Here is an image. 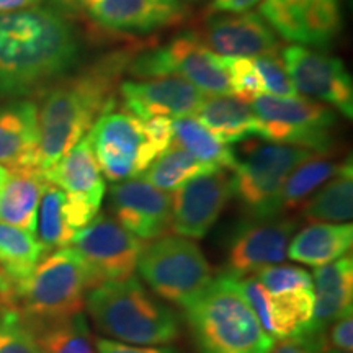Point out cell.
I'll return each mask as SVG.
<instances>
[{"mask_svg": "<svg viewBox=\"0 0 353 353\" xmlns=\"http://www.w3.org/2000/svg\"><path fill=\"white\" fill-rule=\"evenodd\" d=\"M259 136L272 143L299 145L312 152L334 151L337 117L334 110L307 97L262 94L252 103Z\"/></svg>", "mask_w": 353, "mask_h": 353, "instance_id": "obj_8", "label": "cell"}, {"mask_svg": "<svg viewBox=\"0 0 353 353\" xmlns=\"http://www.w3.org/2000/svg\"><path fill=\"white\" fill-rule=\"evenodd\" d=\"M231 170L218 169L174 190L170 231L187 239H203L234 196Z\"/></svg>", "mask_w": 353, "mask_h": 353, "instance_id": "obj_14", "label": "cell"}, {"mask_svg": "<svg viewBox=\"0 0 353 353\" xmlns=\"http://www.w3.org/2000/svg\"><path fill=\"white\" fill-rule=\"evenodd\" d=\"M38 101L32 97L0 100V165L38 170Z\"/></svg>", "mask_w": 353, "mask_h": 353, "instance_id": "obj_21", "label": "cell"}, {"mask_svg": "<svg viewBox=\"0 0 353 353\" xmlns=\"http://www.w3.org/2000/svg\"><path fill=\"white\" fill-rule=\"evenodd\" d=\"M118 97L125 112L145 121L156 117H195L206 95L185 79L169 76L121 81Z\"/></svg>", "mask_w": 353, "mask_h": 353, "instance_id": "obj_18", "label": "cell"}, {"mask_svg": "<svg viewBox=\"0 0 353 353\" xmlns=\"http://www.w3.org/2000/svg\"><path fill=\"white\" fill-rule=\"evenodd\" d=\"M23 324L43 353H97L83 312L48 321H23Z\"/></svg>", "mask_w": 353, "mask_h": 353, "instance_id": "obj_28", "label": "cell"}, {"mask_svg": "<svg viewBox=\"0 0 353 353\" xmlns=\"http://www.w3.org/2000/svg\"><path fill=\"white\" fill-rule=\"evenodd\" d=\"M92 288L88 270L72 247L52 250L13 286L12 309L23 321H48L83 312Z\"/></svg>", "mask_w": 353, "mask_h": 353, "instance_id": "obj_5", "label": "cell"}, {"mask_svg": "<svg viewBox=\"0 0 353 353\" xmlns=\"http://www.w3.org/2000/svg\"><path fill=\"white\" fill-rule=\"evenodd\" d=\"M136 50L105 52L74 69L39 95L38 172L43 176L81 141L103 113L117 107L118 85Z\"/></svg>", "mask_w": 353, "mask_h": 353, "instance_id": "obj_2", "label": "cell"}, {"mask_svg": "<svg viewBox=\"0 0 353 353\" xmlns=\"http://www.w3.org/2000/svg\"><path fill=\"white\" fill-rule=\"evenodd\" d=\"M70 247L85 263L94 288L103 281L132 276L144 244L114 218L97 214L79 229Z\"/></svg>", "mask_w": 353, "mask_h": 353, "instance_id": "obj_11", "label": "cell"}, {"mask_svg": "<svg viewBox=\"0 0 353 353\" xmlns=\"http://www.w3.org/2000/svg\"><path fill=\"white\" fill-rule=\"evenodd\" d=\"M314 288L270 294L273 339L306 337L314 317Z\"/></svg>", "mask_w": 353, "mask_h": 353, "instance_id": "obj_31", "label": "cell"}, {"mask_svg": "<svg viewBox=\"0 0 353 353\" xmlns=\"http://www.w3.org/2000/svg\"><path fill=\"white\" fill-rule=\"evenodd\" d=\"M263 288L270 294H280L286 291L314 288L311 273L291 265H268L254 273Z\"/></svg>", "mask_w": 353, "mask_h": 353, "instance_id": "obj_35", "label": "cell"}, {"mask_svg": "<svg viewBox=\"0 0 353 353\" xmlns=\"http://www.w3.org/2000/svg\"><path fill=\"white\" fill-rule=\"evenodd\" d=\"M63 2H64V3H68V6H74V7H76L77 3L81 2V0H63Z\"/></svg>", "mask_w": 353, "mask_h": 353, "instance_id": "obj_48", "label": "cell"}, {"mask_svg": "<svg viewBox=\"0 0 353 353\" xmlns=\"http://www.w3.org/2000/svg\"><path fill=\"white\" fill-rule=\"evenodd\" d=\"M87 136L101 175L113 183L138 179L159 157L144 121L125 110L101 114Z\"/></svg>", "mask_w": 353, "mask_h": 353, "instance_id": "obj_10", "label": "cell"}, {"mask_svg": "<svg viewBox=\"0 0 353 353\" xmlns=\"http://www.w3.org/2000/svg\"><path fill=\"white\" fill-rule=\"evenodd\" d=\"M234 145L236 165L232 172L234 195L250 218H272L278 213V195L285 180L312 151L299 145L244 139Z\"/></svg>", "mask_w": 353, "mask_h": 353, "instance_id": "obj_6", "label": "cell"}, {"mask_svg": "<svg viewBox=\"0 0 353 353\" xmlns=\"http://www.w3.org/2000/svg\"><path fill=\"white\" fill-rule=\"evenodd\" d=\"M193 118L229 145L259 136L252 107L234 95H206Z\"/></svg>", "mask_w": 353, "mask_h": 353, "instance_id": "obj_24", "label": "cell"}, {"mask_svg": "<svg viewBox=\"0 0 353 353\" xmlns=\"http://www.w3.org/2000/svg\"><path fill=\"white\" fill-rule=\"evenodd\" d=\"M298 226L296 218H252L234 234L228 254V273L242 278L260 268L283 262Z\"/></svg>", "mask_w": 353, "mask_h": 353, "instance_id": "obj_15", "label": "cell"}, {"mask_svg": "<svg viewBox=\"0 0 353 353\" xmlns=\"http://www.w3.org/2000/svg\"><path fill=\"white\" fill-rule=\"evenodd\" d=\"M270 353H319L317 348L303 339H283L280 343H275Z\"/></svg>", "mask_w": 353, "mask_h": 353, "instance_id": "obj_43", "label": "cell"}, {"mask_svg": "<svg viewBox=\"0 0 353 353\" xmlns=\"http://www.w3.org/2000/svg\"><path fill=\"white\" fill-rule=\"evenodd\" d=\"M97 353H180L179 350L172 347H134L128 345V343H120L114 341H108V339H94Z\"/></svg>", "mask_w": 353, "mask_h": 353, "instance_id": "obj_41", "label": "cell"}, {"mask_svg": "<svg viewBox=\"0 0 353 353\" xmlns=\"http://www.w3.org/2000/svg\"><path fill=\"white\" fill-rule=\"evenodd\" d=\"M211 19L195 30L198 38L219 56L260 57L280 54L281 43L275 30L257 12L211 13Z\"/></svg>", "mask_w": 353, "mask_h": 353, "instance_id": "obj_17", "label": "cell"}, {"mask_svg": "<svg viewBox=\"0 0 353 353\" xmlns=\"http://www.w3.org/2000/svg\"><path fill=\"white\" fill-rule=\"evenodd\" d=\"M353 170L348 164L341 174L325 182L301 206L309 223H347L353 214Z\"/></svg>", "mask_w": 353, "mask_h": 353, "instance_id": "obj_29", "label": "cell"}, {"mask_svg": "<svg viewBox=\"0 0 353 353\" xmlns=\"http://www.w3.org/2000/svg\"><path fill=\"white\" fill-rule=\"evenodd\" d=\"M239 280L242 294H244L249 306L252 307L255 316L259 317L262 327L272 335V321H270V293L263 288V285L254 275H247ZM273 337V335H272ZM276 341V339H275Z\"/></svg>", "mask_w": 353, "mask_h": 353, "instance_id": "obj_38", "label": "cell"}, {"mask_svg": "<svg viewBox=\"0 0 353 353\" xmlns=\"http://www.w3.org/2000/svg\"><path fill=\"white\" fill-rule=\"evenodd\" d=\"M85 307L100 332L132 345H165L180 335L179 321L134 276L103 281L85 294Z\"/></svg>", "mask_w": 353, "mask_h": 353, "instance_id": "obj_4", "label": "cell"}, {"mask_svg": "<svg viewBox=\"0 0 353 353\" xmlns=\"http://www.w3.org/2000/svg\"><path fill=\"white\" fill-rule=\"evenodd\" d=\"M213 170L218 169L198 161L179 145L170 144V148L149 165V169L141 175V179L162 192H174L183 183H187L188 180Z\"/></svg>", "mask_w": 353, "mask_h": 353, "instance_id": "obj_33", "label": "cell"}, {"mask_svg": "<svg viewBox=\"0 0 353 353\" xmlns=\"http://www.w3.org/2000/svg\"><path fill=\"white\" fill-rule=\"evenodd\" d=\"M8 176H10V170H8L7 167L0 165V193H2L3 187H6V183H7Z\"/></svg>", "mask_w": 353, "mask_h": 353, "instance_id": "obj_46", "label": "cell"}, {"mask_svg": "<svg viewBox=\"0 0 353 353\" xmlns=\"http://www.w3.org/2000/svg\"><path fill=\"white\" fill-rule=\"evenodd\" d=\"M0 353H43L19 312L12 307L3 309L0 316Z\"/></svg>", "mask_w": 353, "mask_h": 353, "instance_id": "obj_36", "label": "cell"}, {"mask_svg": "<svg viewBox=\"0 0 353 353\" xmlns=\"http://www.w3.org/2000/svg\"><path fill=\"white\" fill-rule=\"evenodd\" d=\"M180 2H183V3H193V2H198V0H180Z\"/></svg>", "mask_w": 353, "mask_h": 353, "instance_id": "obj_49", "label": "cell"}, {"mask_svg": "<svg viewBox=\"0 0 353 353\" xmlns=\"http://www.w3.org/2000/svg\"><path fill=\"white\" fill-rule=\"evenodd\" d=\"M131 77H182L205 95H231L223 59L198 38L195 30L176 34L161 46L136 52L128 65Z\"/></svg>", "mask_w": 353, "mask_h": 353, "instance_id": "obj_9", "label": "cell"}, {"mask_svg": "<svg viewBox=\"0 0 353 353\" xmlns=\"http://www.w3.org/2000/svg\"><path fill=\"white\" fill-rule=\"evenodd\" d=\"M46 0H0V13L23 10V8H32L43 6Z\"/></svg>", "mask_w": 353, "mask_h": 353, "instance_id": "obj_44", "label": "cell"}, {"mask_svg": "<svg viewBox=\"0 0 353 353\" xmlns=\"http://www.w3.org/2000/svg\"><path fill=\"white\" fill-rule=\"evenodd\" d=\"M145 130H148L149 139L157 149L159 156L170 148L172 139H174V131H172V118L156 117L151 120L144 121Z\"/></svg>", "mask_w": 353, "mask_h": 353, "instance_id": "obj_40", "label": "cell"}, {"mask_svg": "<svg viewBox=\"0 0 353 353\" xmlns=\"http://www.w3.org/2000/svg\"><path fill=\"white\" fill-rule=\"evenodd\" d=\"M260 15L285 41L329 46L342 30V0H262Z\"/></svg>", "mask_w": 353, "mask_h": 353, "instance_id": "obj_13", "label": "cell"}, {"mask_svg": "<svg viewBox=\"0 0 353 353\" xmlns=\"http://www.w3.org/2000/svg\"><path fill=\"white\" fill-rule=\"evenodd\" d=\"M262 3V0H213L210 13H242L250 12Z\"/></svg>", "mask_w": 353, "mask_h": 353, "instance_id": "obj_42", "label": "cell"}, {"mask_svg": "<svg viewBox=\"0 0 353 353\" xmlns=\"http://www.w3.org/2000/svg\"><path fill=\"white\" fill-rule=\"evenodd\" d=\"M255 68H257L260 79L263 82L265 94L275 97H296L299 95L293 82L286 72L280 54L254 57Z\"/></svg>", "mask_w": 353, "mask_h": 353, "instance_id": "obj_37", "label": "cell"}, {"mask_svg": "<svg viewBox=\"0 0 353 353\" xmlns=\"http://www.w3.org/2000/svg\"><path fill=\"white\" fill-rule=\"evenodd\" d=\"M221 59L231 85V95L245 103H252L259 95L265 94L263 82L255 68L254 57L221 56Z\"/></svg>", "mask_w": 353, "mask_h": 353, "instance_id": "obj_34", "label": "cell"}, {"mask_svg": "<svg viewBox=\"0 0 353 353\" xmlns=\"http://www.w3.org/2000/svg\"><path fill=\"white\" fill-rule=\"evenodd\" d=\"M44 257L37 236L10 224L0 223V272L13 286L25 280Z\"/></svg>", "mask_w": 353, "mask_h": 353, "instance_id": "obj_32", "label": "cell"}, {"mask_svg": "<svg viewBox=\"0 0 353 353\" xmlns=\"http://www.w3.org/2000/svg\"><path fill=\"white\" fill-rule=\"evenodd\" d=\"M97 214L99 211L48 182L39 201L37 224V239L44 254L70 247L79 229L87 226Z\"/></svg>", "mask_w": 353, "mask_h": 353, "instance_id": "obj_22", "label": "cell"}, {"mask_svg": "<svg viewBox=\"0 0 353 353\" xmlns=\"http://www.w3.org/2000/svg\"><path fill=\"white\" fill-rule=\"evenodd\" d=\"M136 268L157 296L182 307L195 301L214 278L200 247L176 234H165L144 245Z\"/></svg>", "mask_w": 353, "mask_h": 353, "instance_id": "obj_7", "label": "cell"}, {"mask_svg": "<svg viewBox=\"0 0 353 353\" xmlns=\"http://www.w3.org/2000/svg\"><path fill=\"white\" fill-rule=\"evenodd\" d=\"M352 164V159L337 162L332 159V152L327 154H312L311 157L301 162L285 180L283 187L278 195V213L283 214L285 211H293L301 208L309 200L312 193L317 192L322 185L334 179Z\"/></svg>", "mask_w": 353, "mask_h": 353, "instance_id": "obj_27", "label": "cell"}, {"mask_svg": "<svg viewBox=\"0 0 353 353\" xmlns=\"http://www.w3.org/2000/svg\"><path fill=\"white\" fill-rule=\"evenodd\" d=\"M92 23L114 33H152L180 23L188 13L180 0H81Z\"/></svg>", "mask_w": 353, "mask_h": 353, "instance_id": "obj_19", "label": "cell"}, {"mask_svg": "<svg viewBox=\"0 0 353 353\" xmlns=\"http://www.w3.org/2000/svg\"><path fill=\"white\" fill-rule=\"evenodd\" d=\"M280 57L298 94L325 101L352 120L353 81L342 59L303 44L281 48Z\"/></svg>", "mask_w": 353, "mask_h": 353, "instance_id": "obj_12", "label": "cell"}, {"mask_svg": "<svg viewBox=\"0 0 353 353\" xmlns=\"http://www.w3.org/2000/svg\"><path fill=\"white\" fill-rule=\"evenodd\" d=\"M81 57L77 26L57 7L0 13V100L41 95Z\"/></svg>", "mask_w": 353, "mask_h": 353, "instance_id": "obj_1", "label": "cell"}, {"mask_svg": "<svg viewBox=\"0 0 353 353\" xmlns=\"http://www.w3.org/2000/svg\"><path fill=\"white\" fill-rule=\"evenodd\" d=\"M321 353H348V352H342V350H337V348H334V347L325 345V347L321 350Z\"/></svg>", "mask_w": 353, "mask_h": 353, "instance_id": "obj_47", "label": "cell"}, {"mask_svg": "<svg viewBox=\"0 0 353 353\" xmlns=\"http://www.w3.org/2000/svg\"><path fill=\"white\" fill-rule=\"evenodd\" d=\"M108 206L114 219L138 239L154 241L170 231V193L141 176L113 183L108 192Z\"/></svg>", "mask_w": 353, "mask_h": 353, "instance_id": "obj_16", "label": "cell"}, {"mask_svg": "<svg viewBox=\"0 0 353 353\" xmlns=\"http://www.w3.org/2000/svg\"><path fill=\"white\" fill-rule=\"evenodd\" d=\"M329 343L337 350L352 353L353 348V314L348 311L329 325Z\"/></svg>", "mask_w": 353, "mask_h": 353, "instance_id": "obj_39", "label": "cell"}, {"mask_svg": "<svg viewBox=\"0 0 353 353\" xmlns=\"http://www.w3.org/2000/svg\"><path fill=\"white\" fill-rule=\"evenodd\" d=\"M46 185L38 170H12L0 193V223L37 236L38 208Z\"/></svg>", "mask_w": 353, "mask_h": 353, "instance_id": "obj_26", "label": "cell"}, {"mask_svg": "<svg viewBox=\"0 0 353 353\" xmlns=\"http://www.w3.org/2000/svg\"><path fill=\"white\" fill-rule=\"evenodd\" d=\"M352 244V224L316 223L304 228L290 241L288 257L316 268L345 257Z\"/></svg>", "mask_w": 353, "mask_h": 353, "instance_id": "obj_25", "label": "cell"}, {"mask_svg": "<svg viewBox=\"0 0 353 353\" xmlns=\"http://www.w3.org/2000/svg\"><path fill=\"white\" fill-rule=\"evenodd\" d=\"M3 309H6V306H3V304H0V316H2V312H3Z\"/></svg>", "mask_w": 353, "mask_h": 353, "instance_id": "obj_50", "label": "cell"}, {"mask_svg": "<svg viewBox=\"0 0 353 353\" xmlns=\"http://www.w3.org/2000/svg\"><path fill=\"white\" fill-rule=\"evenodd\" d=\"M314 285V317L311 329L303 341L312 343L321 353L327 345L329 325L352 311L353 299V262L352 257H341L335 262L316 267L312 273Z\"/></svg>", "mask_w": 353, "mask_h": 353, "instance_id": "obj_20", "label": "cell"}, {"mask_svg": "<svg viewBox=\"0 0 353 353\" xmlns=\"http://www.w3.org/2000/svg\"><path fill=\"white\" fill-rule=\"evenodd\" d=\"M12 298H13V283L8 278L0 272V304H3L6 307L12 306Z\"/></svg>", "mask_w": 353, "mask_h": 353, "instance_id": "obj_45", "label": "cell"}, {"mask_svg": "<svg viewBox=\"0 0 353 353\" xmlns=\"http://www.w3.org/2000/svg\"><path fill=\"white\" fill-rule=\"evenodd\" d=\"M174 139L172 144L179 145L192 154L198 161L205 162L216 169L232 170L236 165L234 148L219 141L213 132L206 130L193 117H182L172 120Z\"/></svg>", "mask_w": 353, "mask_h": 353, "instance_id": "obj_30", "label": "cell"}, {"mask_svg": "<svg viewBox=\"0 0 353 353\" xmlns=\"http://www.w3.org/2000/svg\"><path fill=\"white\" fill-rule=\"evenodd\" d=\"M183 311L200 353H270L276 343L229 273L214 276Z\"/></svg>", "mask_w": 353, "mask_h": 353, "instance_id": "obj_3", "label": "cell"}, {"mask_svg": "<svg viewBox=\"0 0 353 353\" xmlns=\"http://www.w3.org/2000/svg\"><path fill=\"white\" fill-rule=\"evenodd\" d=\"M44 179L95 211L100 210L107 192V185L87 134L44 175Z\"/></svg>", "mask_w": 353, "mask_h": 353, "instance_id": "obj_23", "label": "cell"}]
</instances>
